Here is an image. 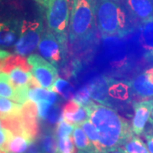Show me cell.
I'll return each instance as SVG.
<instances>
[{"mask_svg": "<svg viewBox=\"0 0 153 153\" xmlns=\"http://www.w3.org/2000/svg\"><path fill=\"white\" fill-rule=\"evenodd\" d=\"M87 153H100V152H97V151H96L95 149H93V150L89 151V152H87Z\"/></svg>", "mask_w": 153, "mask_h": 153, "instance_id": "cell-36", "label": "cell"}, {"mask_svg": "<svg viewBox=\"0 0 153 153\" xmlns=\"http://www.w3.org/2000/svg\"><path fill=\"white\" fill-rule=\"evenodd\" d=\"M14 133L8 129V128H2L0 129V152L3 153H5L7 145L11 139V137L13 136Z\"/></svg>", "mask_w": 153, "mask_h": 153, "instance_id": "cell-29", "label": "cell"}, {"mask_svg": "<svg viewBox=\"0 0 153 153\" xmlns=\"http://www.w3.org/2000/svg\"><path fill=\"white\" fill-rule=\"evenodd\" d=\"M62 117L74 125H81L88 119V111L86 106L81 105L72 100L62 108Z\"/></svg>", "mask_w": 153, "mask_h": 153, "instance_id": "cell-12", "label": "cell"}, {"mask_svg": "<svg viewBox=\"0 0 153 153\" xmlns=\"http://www.w3.org/2000/svg\"><path fill=\"white\" fill-rule=\"evenodd\" d=\"M74 128H75L74 124L67 122L63 117H61V119L57 123L56 128H55V134H56L57 139L70 137L71 133L74 130Z\"/></svg>", "mask_w": 153, "mask_h": 153, "instance_id": "cell-24", "label": "cell"}, {"mask_svg": "<svg viewBox=\"0 0 153 153\" xmlns=\"http://www.w3.org/2000/svg\"><path fill=\"white\" fill-rule=\"evenodd\" d=\"M86 107L88 119L98 133V146L95 149L98 152L110 153L122 147L134 134L128 122L113 108L93 101Z\"/></svg>", "mask_w": 153, "mask_h": 153, "instance_id": "cell-1", "label": "cell"}, {"mask_svg": "<svg viewBox=\"0 0 153 153\" xmlns=\"http://www.w3.org/2000/svg\"><path fill=\"white\" fill-rule=\"evenodd\" d=\"M0 119H2V115H1V113H0Z\"/></svg>", "mask_w": 153, "mask_h": 153, "instance_id": "cell-38", "label": "cell"}, {"mask_svg": "<svg viewBox=\"0 0 153 153\" xmlns=\"http://www.w3.org/2000/svg\"><path fill=\"white\" fill-rule=\"evenodd\" d=\"M40 149L43 153H59L57 137L52 129L48 128L40 138Z\"/></svg>", "mask_w": 153, "mask_h": 153, "instance_id": "cell-19", "label": "cell"}, {"mask_svg": "<svg viewBox=\"0 0 153 153\" xmlns=\"http://www.w3.org/2000/svg\"><path fill=\"white\" fill-rule=\"evenodd\" d=\"M28 100L35 103L45 100L51 104H56L58 101V95L54 90L40 87L30 88L28 90Z\"/></svg>", "mask_w": 153, "mask_h": 153, "instance_id": "cell-17", "label": "cell"}, {"mask_svg": "<svg viewBox=\"0 0 153 153\" xmlns=\"http://www.w3.org/2000/svg\"><path fill=\"white\" fill-rule=\"evenodd\" d=\"M72 134L74 144L78 151V153H87L89 151L95 149L80 125H75Z\"/></svg>", "mask_w": 153, "mask_h": 153, "instance_id": "cell-18", "label": "cell"}, {"mask_svg": "<svg viewBox=\"0 0 153 153\" xmlns=\"http://www.w3.org/2000/svg\"><path fill=\"white\" fill-rule=\"evenodd\" d=\"M0 97L16 101V88L12 84L9 75L4 71L0 72Z\"/></svg>", "mask_w": 153, "mask_h": 153, "instance_id": "cell-21", "label": "cell"}, {"mask_svg": "<svg viewBox=\"0 0 153 153\" xmlns=\"http://www.w3.org/2000/svg\"><path fill=\"white\" fill-rule=\"evenodd\" d=\"M42 33L43 22L41 21L22 22L21 35L14 49L15 53L22 56H27L32 54L38 47Z\"/></svg>", "mask_w": 153, "mask_h": 153, "instance_id": "cell-5", "label": "cell"}, {"mask_svg": "<svg viewBox=\"0 0 153 153\" xmlns=\"http://www.w3.org/2000/svg\"><path fill=\"white\" fill-rule=\"evenodd\" d=\"M2 128H3V123H2V119H0V129H2Z\"/></svg>", "mask_w": 153, "mask_h": 153, "instance_id": "cell-37", "label": "cell"}, {"mask_svg": "<svg viewBox=\"0 0 153 153\" xmlns=\"http://www.w3.org/2000/svg\"><path fill=\"white\" fill-rule=\"evenodd\" d=\"M107 84L109 100L111 98L122 102H127L131 100V92L133 90L130 82L118 81L107 77Z\"/></svg>", "mask_w": 153, "mask_h": 153, "instance_id": "cell-13", "label": "cell"}, {"mask_svg": "<svg viewBox=\"0 0 153 153\" xmlns=\"http://www.w3.org/2000/svg\"><path fill=\"white\" fill-rule=\"evenodd\" d=\"M95 20L103 37L123 34L126 27V16L117 0H95Z\"/></svg>", "mask_w": 153, "mask_h": 153, "instance_id": "cell-2", "label": "cell"}, {"mask_svg": "<svg viewBox=\"0 0 153 153\" xmlns=\"http://www.w3.org/2000/svg\"><path fill=\"white\" fill-rule=\"evenodd\" d=\"M38 48L43 58L55 66L60 67L64 65L66 58V42L60 40L51 32H44Z\"/></svg>", "mask_w": 153, "mask_h": 153, "instance_id": "cell-6", "label": "cell"}, {"mask_svg": "<svg viewBox=\"0 0 153 153\" xmlns=\"http://www.w3.org/2000/svg\"><path fill=\"white\" fill-rule=\"evenodd\" d=\"M35 1L38 3V4L42 5L44 8H47L49 5V4L51 3L52 0H35Z\"/></svg>", "mask_w": 153, "mask_h": 153, "instance_id": "cell-33", "label": "cell"}, {"mask_svg": "<svg viewBox=\"0 0 153 153\" xmlns=\"http://www.w3.org/2000/svg\"><path fill=\"white\" fill-rule=\"evenodd\" d=\"M95 11L93 0H73L69 23L71 41L83 40L93 33L95 27Z\"/></svg>", "mask_w": 153, "mask_h": 153, "instance_id": "cell-3", "label": "cell"}, {"mask_svg": "<svg viewBox=\"0 0 153 153\" xmlns=\"http://www.w3.org/2000/svg\"><path fill=\"white\" fill-rule=\"evenodd\" d=\"M51 103H49L48 101H45V100H42V101H39L37 103V107H38V118L41 119V120L44 121L46 116L49 112V109L51 108L52 106Z\"/></svg>", "mask_w": 153, "mask_h": 153, "instance_id": "cell-30", "label": "cell"}, {"mask_svg": "<svg viewBox=\"0 0 153 153\" xmlns=\"http://www.w3.org/2000/svg\"><path fill=\"white\" fill-rule=\"evenodd\" d=\"M27 60L32 66L33 75L39 85L46 89L53 90L54 83L58 78L57 67L36 54H31Z\"/></svg>", "mask_w": 153, "mask_h": 153, "instance_id": "cell-7", "label": "cell"}, {"mask_svg": "<svg viewBox=\"0 0 153 153\" xmlns=\"http://www.w3.org/2000/svg\"><path fill=\"white\" fill-rule=\"evenodd\" d=\"M146 140V146L150 153H153V132H148L145 134Z\"/></svg>", "mask_w": 153, "mask_h": 153, "instance_id": "cell-31", "label": "cell"}, {"mask_svg": "<svg viewBox=\"0 0 153 153\" xmlns=\"http://www.w3.org/2000/svg\"><path fill=\"white\" fill-rule=\"evenodd\" d=\"M81 126H82V129H83V131L85 132L88 138L89 139V140L93 144L94 147L96 149L97 146H98L99 135L97 130L94 128V126L93 125V123L90 122L89 119H88L85 122H83L81 124Z\"/></svg>", "mask_w": 153, "mask_h": 153, "instance_id": "cell-25", "label": "cell"}, {"mask_svg": "<svg viewBox=\"0 0 153 153\" xmlns=\"http://www.w3.org/2000/svg\"><path fill=\"white\" fill-rule=\"evenodd\" d=\"M61 117H62V108H60L59 105L54 104L52 105L51 108L49 109L44 121L47 122L50 125H55L59 123Z\"/></svg>", "mask_w": 153, "mask_h": 153, "instance_id": "cell-26", "label": "cell"}, {"mask_svg": "<svg viewBox=\"0 0 153 153\" xmlns=\"http://www.w3.org/2000/svg\"><path fill=\"white\" fill-rule=\"evenodd\" d=\"M70 1H71V2H72V1H73V0H70Z\"/></svg>", "mask_w": 153, "mask_h": 153, "instance_id": "cell-39", "label": "cell"}, {"mask_svg": "<svg viewBox=\"0 0 153 153\" xmlns=\"http://www.w3.org/2000/svg\"><path fill=\"white\" fill-rule=\"evenodd\" d=\"M0 153H3V152H0Z\"/></svg>", "mask_w": 153, "mask_h": 153, "instance_id": "cell-40", "label": "cell"}, {"mask_svg": "<svg viewBox=\"0 0 153 153\" xmlns=\"http://www.w3.org/2000/svg\"><path fill=\"white\" fill-rule=\"evenodd\" d=\"M110 153H125V152L123 151V149L122 147L120 148H117V149H116L114 151H112Z\"/></svg>", "mask_w": 153, "mask_h": 153, "instance_id": "cell-34", "label": "cell"}, {"mask_svg": "<svg viewBox=\"0 0 153 153\" xmlns=\"http://www.w3.org/2000/svg\"><path fill=\"white\" fill-rule=\"evenodd\" d=\"M140 43L145 51V57L153 60V19L143 22L140 27Z\"/></svg>", "mask_w": 153, "mask_h": 153, "instance_id": "cell-15", "label": "cell"}, {"mask_svg": "<svg viewBox=\"0 0 153 153\" xmlns=\"http://www.w3.org/2000/svg\"><path fill=\"white\" fill-rule=\"evenodd\" d=\"M152 100L134 103V117L131 123V129L134 134L138 136L144 132L152 115Z\"/></svg>", "mask_w": 153, "mask_h": 153, "instance_id": "cell-8", "label": "cell"}, {"mask_svg": "<svg viewBox=\"0 0 153 153\" xmlns=\"http://www.w3.org/2000/svg\"><path fill=\"white\" fill-rule=\"evenodd\" d=\"M22 24L16 21L0 22V49L15 46L21 35Z\"/></svg>", "mask_w": 153, "mask_h": 153, "instance_id": "cell-10", "label": "cell"}, {"mask_svg": "<svg viewBox=\"0 0 153 153\" xmlns=\"http://www.w3.org/2000/svg\"><path fill=\"white\" fill-rule=\"evenodd\" d=\"M132 16L140 22L153 19V0H124Z\"/></svg>", "mask_w": 153, "mask_h": 153, "instance_id": "cell-11", "label": "cell"}, {"mask_svg": "<svg viewBox=\"0 0 153 153\" xmlns=\"http://www.w3.org/2000/svg\"><path fill=\"white\" fill-rule=\"evenodd\" d=\"M25 153H43L41 149H40V146H38L37 142L35 141V140H33L31 144L29 145L27 150L25 152Z\"/></svg>", "mask_w": 153, "mask_h": 153, "instance_id": "cell-32", "label": "cell"}, {"mask_svg": "<svg viewBox=\"0 0 153 153\" xmlns=\"http://www.w3.org/2000/svg\"><path fill=\"white\" fill-rule=\"evenodd\" d=\"M69 3L70 0H52L46 12L49 31L64 42H67V30L70 23Z\"/></svg>", "mask_w": 153, "mask_h": 153, "instance_id": "cell-4", "label": "cell"}, {"mask_svg": "<svg viewBox=\"0 0 153 153\" xmlns=\"http://www.w3.org/2000/svg\"><path fill=\"white\" fill-rule=\"evenodd\" d=\"M88 87L89 88V92L91 98L98 101L100 104L104 105H109V96H108V84H107V77L100 76L91 82Z\"/></svg>", "mask_w": 153, "mask_h": 153, "instance_id": "cell-14", "label": "cell"}, {"mask_svg": "<svg viewBox=\"0 0 153 153\" xmlns=\"http://www.w3.org/2000/svg\"><path fill=\"white\" fill-rule=\"evenodd\" d=\"M59 153H74L75 147L71 137L58 139Z\"/></svg>", "mask_w": 153, "mask_h": 153, "instance_id": "cell-28", "label": "cell"}, {"mask_svg": "<svg viewBox=\"0 0 153 153\" xmlns=\"http://www.w3.org/2000/svg\"><path fill=\"white\" fill-rule=\"evenodd\" d=\"M130 83L133 92L140 98H153V66L139 73Z\"/></svg>", "mask_w": 153, "mask_h": 153, "instance_id": "cell-9", "label": "cell"}, {"mask_svg": "<svg viewBox=\"0 0 153 153\" xmlns=\"http://www.w3.org/2000/svg\"><path fill=\"white\" fill-rule=\"evenodd\" d=\"M34 138L27 133L14 134L7 145L5 153H25Z\"/></svg>", "mask_w": 153, "mask_h": 153, "instance_id": "cell-16", "label": "cell"}, {"mask_svg": "<svg viewBox=\"0 0 153 153\" xmlns=\"http://www.w3.org/2000/svg\"><path fill=\"white\" fill-rule=\"evenodd\" d=\"M90 98H91V95L89 92V88L88 87V85H86L85 87L81 88L76 91L75 98L73 99V100H75L81 105L87 106L92 102Z\"/></svg>", "mask_w": 153, "mask_h": 153, "instance_id": "cell-27", "label": "cell"}, {"mask_svg": "<svg viewBox=\"0 0 153 153\" xmlns=\"http://www.w3.org/2000/svg\"><path fill=\"white\" fill-rule=\"evenodd\" d=\"M23 105L13 102L7 98L0 97V113L2 119L22 116Z\"/></svg>", "mask_w": 153, "mask_h": 153, "instance_id": "cell-20", "label": "cell"}, {"mask_svg": "<svg viewBox=\"0 0 153 153\" xmlns=\"http://www.w3.org/2000/svg\"><path fill=\"white\" fill-rule=\"evenodd\" d=\"M123 146L125 153H149L147 146L135 134L128 138Z\"/></svg>", "mask_w": 153, "mask_h": 153, "instance_id": "cell-23", "label": "cell"}, {"mask_svg": "<svg viewBox=\"0 0 153 153\" xmlns=\"http://www.w3.org/2000/svg\"><path fill=\"white\" fill-rule=\"evenodd\" d=\"M53 90L60 94V95L66 100H72L75 98L76 90L69 82L63 78L58 77L54 83Z\"/></svg>", "mask_w": 153, "mask_h": 153, "instance_id": "cell-22", "label": "cell"}, {"mask_svg": "<svg viewBox=\"0 0 153 153\" xmlns=\"http://www.w3.org/2000/svg\"><path fill=\"white\" fill-rule=\"evenodd\" d=\"M150 123H152V125L153 126V104H152V116L150 117Z\"/></svg>", "mask_w": 153, "mask_h": 153, "instance_id": "cell-35", "label": "cell"}]
</instances>
